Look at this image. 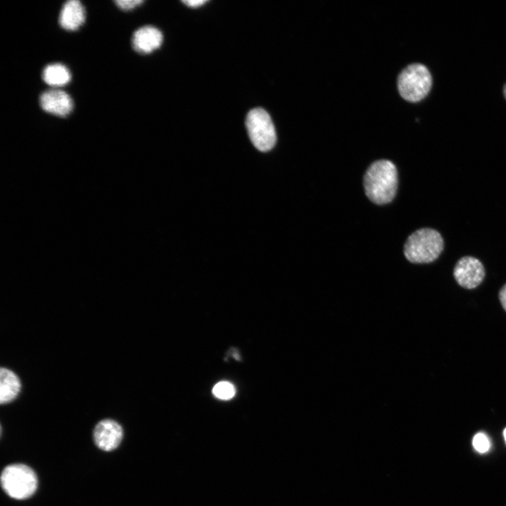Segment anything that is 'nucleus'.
<instances>
[{
    "label": "nucleus",
    "instance_id": "nucleus-8",
    "mask_svg": "<svg viewBox=\"0 0 506 506\" xmlns=\"http://www.w3.org/2000/svg\"><path fill=\"white\" fill-rule=\"evenodd\" d=\"M39 104L45 112L59 117L67 116L73 108L71 97L60 89H50L43 92L39 97Z\"/></svg>",
    "mask_w": 506,
    "mask_h": 506
},
{
    "label": "nucleus",
    "instance_id": "nucleus-17",
    "mask_svg": "<svg viewBox=\"0 0 506 506\" xmlns=\"http://www.w3.org/2000/svg\"><path fill=\"white\" fill-rule=\"evenodd\" d=\"M207 1L206 0H186L183 1L182 2L188 6L196 8L205 4Z\"/></svg>",
    "mask_w": 506,
    "mask_h": 506
},
{
    "label": "nucleus",
    "instance_id": "nucleus-19",
    "mask_svg": "<svg viewBox=\"0 0 506 506\" xmlns=\"http://www.w3.org/2000/svg\"><path fill=\"white\" fill-rule=\"evenodd\" d=\"M503 435H504V438H505V442H506V428H505V429H504V431H503Z\"/></svg>",
    "mask_w": 506,
    "mask_h": 506
},
{
    "label": "nucleus",
    "instance_id": "nucleus-11",
    "mask_svg": "<svg viewBox=\"0 0 506 506\" xmlns=\"http://www.w3.org/2000/svg\"><path fill=\"white\" fill-rule=\"evenodd\" d=\"M21 389V382L18 376L7 368L0 370V403H8L13 401L19 394Z\"/></svg>",
    "mask_w": 506,
    "mask_h": 506
},
{
    "label": "nucleus",
    "instance_id": "nucleus-15",
    "mask_svg": "<svg viewBox=\"0 0 506 506\" xmlns=\"http://www.w3.org/2000/svg\"><path fill=\"white\" fill-rule=\"evenodd\" d=\"M143 2V1L141 0H117L115 1L116 5L123 11L131 10Z\"/></svg>",
    "mask_w": 506,
    "mask_h": 506
},
{
    "label": "nucleus",
    "instance_id": "nucleus-2",
    "mask_svg": "<svg viewBox=\"0 0 506 506\" xmlns=\"http://www.w3.org/2000/svg\"><path fill=\"white\" fill-rule=\"evenodd\" d=\"M443 247V239L437 231L423 228L408 238L404 245V255L412 263H431L439 257Z\"/></svg>",
    "mask_w": 506,
    "mask_h": 506
},
{
    "label": "nucleus",
    "instance_id": "nucleus-3",
    "mask_svg": "<svg viewBox=\"0 0 506 506\" xmlns=\"http://www.w3.org/2000/svg\"><path fill=\"white\" fill-rule=\"evenodd\" d=\"M398 89L403 98L409 102L424 99L432 86V77L428 68L421 63L405 67L398 77Z\"/></svg>",
    "mask_w": 506,
    "mask_h": 506
},
{
    "label": "nucleus",
    "instance_id": "nucleus-9",
    "mask_svg": "<svg viewBox=\"0 0 506 506\" xmlns=\"http://www.w3.org/2000/svg\"><path fill=\"white\" fill-rule=\"evenodd\" d=\"M162 32L156 27L146 25L138 28L132 36L134 49L143 54H147L158 48L162 42Z\"/></svg>",
    "mask_w": 506,
    "mask_h": 506
},
{
    "label": "nucleus",
    "instance_id": "nucleus-13",
    "mask_svg": "<svg viewBox=\"0 0 506 506\" xmlns=\"http://www.w3.org/2000/svg\"><path fill=\"white\" fill-rule=\"evenodd\" d=\"M212 392L216 398L222 400H228L234 396L235 389L231 383L223 381L218 382L214 387Z\"/></svg>",
    "mask_w": 506,
    "mask_h": 506
},
{
    "label": "nucleus",
    "instance_id": "nucleus-14",
    "mask_svg": "<svg viewBox=\"0 0 506 506\" xmlns=\"http://www.w3.org/2000/svg\"><path fill=\"white\" fill-rule=\"evenodd\" d=\"M472 444L475 450L479 453H485L490 448L488 439L483 433H478L474 436Z\"/></svg>",
    "mask_w": 506,
    "mask_h": 506
},
{
    "label": "nucleus",
    "instance_id": "nucleus-18",
    "mask_svg": "<svg viewBox=\"0 0 506 506\" xmlns=\"http://www.w3.org/2000/svg\"><path fill=\"white\" fill-rule=\"evenodd\" d=\"M503 95H504L505 98L506 99V84L504 85V87H503Z\"/></svg>",
    "mask_w": 506,
    "mask_h": 506
},
{
    "label": "nucleus",
    "instance_id": "nucleus-7",
    "mask_svg": "<svg viewBox=\"0 0 506 506\" xmlns=\"http://www.w3.org/2000/svg\"><path fill=\"white\" fill-rule=\"evenodd\" d=\"M93 440L96 446L105 451H111L118 447L123 437L122 426L111 419L100 421L93 429Z\"/></svg>",
    "mask_w": 506,
    "mask_h": 506
},
{
    "label": "nucleus",
    "instance_id": "nucleus-5",
    "mask_svg": "<svg viewBox=\"0 0 506 506\" xmlns=\"http://www.w3.org/2000/svg\"><path fill=\"white\" fill-rule=\"evenodd\" d=\"M246 126L252 143L259 150L266 152L275 145V127L270 115L264 109L258 108L250 110L247 115Z\"/></svg>",
    "mask_w": 506,
    "mask_h": 506
},
{
    "label": "nucleus",
    "instance_id": "nucleus-6",
    "mask_svg": "<svg viewBox=\"0 0 506 506\" xmlns=\"http://www.w3.org/2000/svg\"><path fill=\"white\" fill-rule=\"evenodd\" d=\"M453 275L460 286L471 290L482 283L485 277V269L483 264L478 259L465 256L460 258L455 264Z\"/></svg>",
    "mask_w": 506,
    "mask_h": 506
},
{
    "label": "nucleus",
    "instance_id": "nucleus-1",
    "mask_svg": "<svg viewBox=\"0 0 506 506\" xmlns=\"http://www.w3.org/2000/svg\"><path fill=\"white\" fill-rule=\"evenodd\" d=\"M397 186L396 167L388 160H379L372 163L363 177L365 193L377 205L390 202L396 195Z\"/></svg>",
    "mask_w": 506,
    "mask_h": 506
},
{
    "label": "nucleus",
    "instance_id": "nucleus-4",
    "mask_svg": "<svg viewBox=\"0 0 506 506\" xmlns=\"http://www.w3.org/2000/svg\"><path fill=\"white\" fill-rule=\"evenodd\" d=\"M4 491L11 498L24 500L32 496L37 488V477L34 470L23 464L6 466L1 475Z\"/></svg>",
    "mask_w": 506,
    "mask_h": 506
},
{
    "label": "nucleus",
    "instance_id": "nucleus-12",
    "mask_svg": "<svg viewBox=\"0 0 506 506\" xmlns=\"http://www.w3.org/2000/svg\"><path fill=\"white\" fill-rule=\"evenodd\" d=\"M42 79L45 83L52 86H60L67 84L71 79L68 69L60 63H53L46 66L42 72Z\"/></svg>",
    "mask_w": 506,
    "mask_h": 506
},
{
    "label": "nucleus",
    "instance_id": "nucleus-16",
    "mask_svg": "<svg viewBox=\"0 0 506 506\" xmlns=\"http://www.w3.org/2000/svg\"><path fill=\"white\" fill-rule=\"evenodd\" d=\"M499 299L502 308L506 311V283L502 287L499 292Z\"/></svg>",
    "mask_w": 506,
    "mask_h": 506
},
{
    "label": "nucleus",
    "instance_id": "nucleus-10",
    "mask_svg": "<svg viewBox=\"0 0 506 506\" xmlns=\"http://www.w3.org/2000/svg\"><path fill=\"white\" fill-rule=\"evenodd\" d=\"M85 20V10L79 1L70 0L62 7L59 15V24L65 30H77Z\"/></svg>",
    "mask_w": 506,
    "mask_h": 506
}]
</instances>
